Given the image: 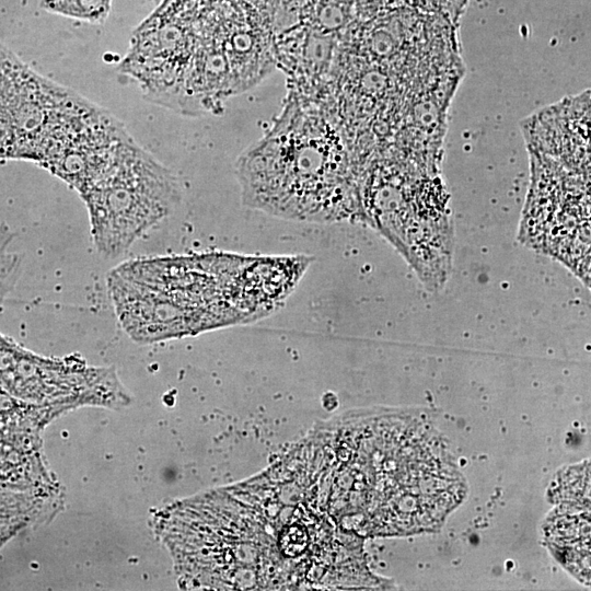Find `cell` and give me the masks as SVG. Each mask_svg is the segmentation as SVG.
Here are the masks:
<instances>
[{"label": "cell", "instance_id": "cell-1", "mask_svg": "<svg viewBox=\"0 0 591 591\" xmlns=\"http://www.w3.org/2000/svg\"><path fill=\"white\" fill-rule=\"evenodd\" d=\"M192 590L376 588L362 537L343 531L280 456L240 483L171 503L153 519Z\"/></svg>", "mask_w": 591, "mask_h": 591}, {"label": "cell", "instance_id": "cell-2", "mask_svg": "<svg viewBox=\"0 0 591 591\" xmlns=\"http://www.w3.org/2000/svg\"><path fill=\"white\" fill-rule=\"evenodd\" d=\"M306 441L325 510L362 538L430 531L465 493L438 438L399 413L338 416Z\"/></svg>", "mask_w": 591, "mask_h": 591}, {"label": "cell", "instance_id": "cell-3", "mask_svg": "<svg viewBox=\"0 0 591 591\" xmlns=\"http://www.w3.org/2000/svg\"><path fill=\"white\" fill-rule=\"evenodd\" d=\"M235 174L251 209L299 222L363 221V170L349 146L325 121L296 109L240 155Z\"/></svg>", "mask_w": 591, "mask_h": 591}, {"label": "cell", "instance_id": "cell-4", "mask_svg": "<svg viewBox=\"0 0 591 591\" xmlns=\"http://www.w3.org/2000/svg\"><path fill=\"white\" fill-rule=\"evenodd\" d=\"M234 256L196 254L138 257L107 276L108 298L123 331L136 343L182 338L251 321L259 310L232 277ZM255 316V317H256Z\"/></svg>", "mask_w": 591, "mask_h": 591}, {"label": "cell", "instance_id": "cell-5", "mask_svg": "<svg viewBox=\"0 0 591 591\" xmlns=\"http://www.w3.org/2000/svg\"><path fill=\"white\" fill-rule=\"evenodd\" d=\"M360 197L363 221L404 256L428 289L441 288L451 267L453 228L440 173L380 155L364 170Z\"/></svg>", "mask_w": 591, "mask_h": 591}, {"label": "cell", "instance_id": "cell-6", "mask_svg": "<svg viewBox=\"0 0 591 591\" xmlns=\"http://www.w3.org/2000/svg\"><path fill=\"white\" fill-rule=\"evenodd\" d=\"M182 194L176 175L131 138L79 196L88 210L96 251L115 258L169 217Z\"/></svg>", "mask_w": 591, "mask_h": 591}, {"label": "cell", "instance_id": "cell-7", "mask_svg": "<svg viewBox=\"0 0 591 591\" xmlns=\"http://www.w3.org/2000/svg\"><path fill=\"white\" fill-rule=\"evenodd\" d=\"M519 239L569 267L589 285L590 177L534 152Z\"/></svg>", "mask_w": 591, "mask_h": 591}, {"label": "cell", "instance_id": "cell-8", "mask_svg": "<svg viewBox=\"0 0 591 591\" xmlns=\"http://www.w3.org/2000/svg\"><path fill=\"white\" fill-rule=\"evenodd\" d=\"M0 385L26 402L120 408L131 397L114 368L88 364L78 357H43L0 333Z\"/></svg>", "mask_w": 591, "mask_h": 591}, {"label": "cell", "instance_id": "cell-9", "mask_svg": "<svg viewBox=\"0 0 591 591\" xmlns=\"http://www.w3.org/2000/svg\"><path fill=\"white\" fill-rule=\"evenodd\" d=\"M589 121L590 93L586 91L534 114L522 128L530 152L590 177Z\"/></svg>", "mask_w": 591, "mask_h": 591}, {"label": "cell", "instance_id": "cell-10", "mask_svg": "<svg viewBox=\"0 0 591 591\" xmlns=\"http://www.w3.org/2000/svg\"><path fill=\"white\" fill-rule=\"evenodd\" d=\"M564 518L553 520V524L561 526L549 528L548 537L553 546H557L559 559L571 570L582 568L589 577V511L580 515L559 512ZM559 560V561H560Z\"/></svg>", "mask_w": 591, "mask_h": 591}, {"label": "cell", "instance_id": "cell-11", "mask_svg": "<svg viewBox=\"0 0 591 591\" xmlns=\"http://www.w3.org/2000/svg\"><path fill=\"white\" fill-rule=\"evenodd\" d=\"M113 0H40L47 12L69 19L101 24L107 19Z\"/></svg>", "mask_w": 591, "mask_h": 591}, {"label": "cell", "instance_id": "cell-12", "mask_svg": "<svg viewBox=\"0 0 591 591\" xmlns=\"http://www.w3.org/2000/svg\"><path fill=\"white\" fill-rule=\"evenodd\" d=\"M13 237L9 227L0 224V305L13 290L21 274V257L10 250Z\"/></svg>", "mask_w": 591, "mask_h": 591}]
</instances>
